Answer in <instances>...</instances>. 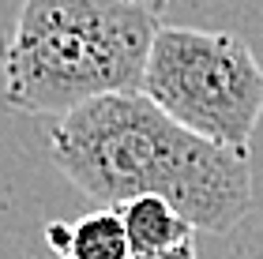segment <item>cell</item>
Segmentation results:
<instances>
[{
	"instance_id": "6da1fadb",
	"label": "cell",
	"mask_w": 263,
	"mask_h": 259,
	"mask_svg": "<svg viewBox=\"0 0 263 259\" xmlns=\"http://www.w3.org/2000/svg\"><path fill=\"white\" fill-rule=\"evenodd\" d=\"M49 158L98 207L162 195L203 233H230L252 210V162L177 124L143 90L105 94L57 116Z\"/></svg>"
},
{
	"instance_id": "7a4b0ae2",
	"label": "cell",
	"mask_w": 263,
	"mask_h": 259,
	"mask_svg": "<svg viewBox=\"0 0 263 259\" xmlns=\"http://www.w3.org/2000/svg\"><path fill=\"white\" fill-rule=\"evenodd\" d=\"M162 11L165 0H23L4 49L8 105L57 121L143 90Z\"/></svg>"
},
{
	"instance_id": "3957f363",
	"label": "cell",
	"mask_w": 263,
	"mask_h": 259,
	"mask_svg": "<svg viewBox=\"0 0 263 259\" xmlns=\"http://www.w3.org/2000/svg\"><path fill=\"white\" fill-rule=\"evenodd\" d=\"M143 94L188 132L248 154V139L263 116V64L237 34L162 27Z\"/></svg>"
},
{
	"instance_id": "277c9868",
	"label": "cell",
	"mask_w": 263,
	"mask_h": 259,
	"mask_svg": "<svg viewBox=\"0 0 263 259\" xmlns=\"http://www.w3.org/2000/svg\"><path fill=\"white\" fill-rule=\"evenodd\" d=\"M45 244L57 259H132V241L121 210L98 207L76 222H49Z\"/></svg>"
},
{
	"instance_id": "5b68a950",
	"label": "cell",
	"mask_w": 263,
	"mask_h": 259,
	"mask_svg": "<svg viewBox=\"0 0 263 259\" xmlns=\"http://www.w3.org/2000/svg\"><path fill=\"white\" fill-rule=\"evenodd\" d=\"M117 210H121V218H124V229H128V241H132V252L136 255L177 248V244L192 241V233H196L192 222L162 195L132 199V203L117 207Z\"/></svg>"
},
{
	"instance_id": "8992f818",
	"label": "cell",
	"mask_w": 263,
	"mask_h": 259,
	"mask_svg": "<svg viewBox=\"0 0 263 259\" xmlns=\"http://www.w3.org/2000/svg\"><path fill=\"white\" fill-rule=\"evenodd\" d=\"M132 259H199V252H196V241H184V244H177V248L151 252V255H132Z\"/></svg>"
}]
</instances>
